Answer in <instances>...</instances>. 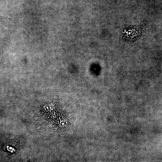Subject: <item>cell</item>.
<instances>
[{"label": "cell", "instance_id": "1", "mask_svg": "<svg viewBox=\"0 0 162 162\" xmlns=\"http://www.w3.org/2000/svg\"><path fill=\"white\" fill-rule=\"evenodd\" d=\"M10 19L8 17L0 15V25L6 23Z\"/></svg>", "mask_w": 162, "mask_h": 162}]
</instances>
